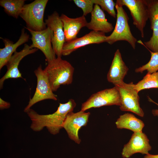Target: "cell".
I'll return each mask as SVG.
<instances>
[{"mask_svg": "<svg viewBox=\"0 0 158 158\" xmlns=\"http://www.w3.org/2000/svg\"><path fill=\"white\" fill-rule=\"evenodd\" d=\"M75 108L73 102L69 100L65 103H60L56 111L52 114H40L30 109L26 113L32 122L30 127L36 132L46 127L50 133L56 135L63 128L67 114L73 111Z\"/></svg>", "mask_w": 158, "mask_h": 158, "instance_id": "1", "label": "cell"}, {"mask_svg": "<svg viewBox=\"0 0 158 158\" xmlns=\"http://www.w3.org/2000/svg\"><path fill=\"white\" fill-rule=\"evenodd\" d=\"M74 70L69 62L58 57L48 63L44 70L53 92L57 91L61 85L72 83Z\"/></svg>", "mask_w": 158, "mask_h": 158, "instance_id": "2", "label": "cell"}, {"mask_svg": "<svg viewBox=\"0 0 158 158\" xmlns=\"http://www.w3.org/2000/svg\"><path fill=\"white\" fill-rule=\"evenodd\" d=\"M123 6L119 0H116L115 6L117 11L116 25L111 34L107 36L105 42L111 45L118 41H125L135 49L137 40L131 32L128 23L129 17Z\"/></svg>", "mask_w": 158, "mask_h": 158, "instance_id": "3", "label": "cell"}, {"mask_svg": "<svg viewBox=\"0 0 158 158\" xmlns=\"http://www.w3.org/2000/svg\"><path fill=\"white\" fill-rule=\"evenodd\" d=\"M48 1V0H35L24 5L20 16L25 22L27 28L36 31L47 28L44 16Z\"/></svg>", "mask_w": 158, "mask_h": 158, "instance_id": "4", "label": "cell"}, {"mask_svg": "<svg viewBox=\"0 0 158 158\" xmlns=\"http://www.w3.org/2000/svg\"><path fill=\"white\" fill-rule=\"evenodd\" d=\"M132 82L126 83L124 82L115 85L120 94L121 104L120 109L122 111H129L143 117L144 112L139 104L138 92L135 89Z\"/></svg>", "mask_w": 158, "mask_h": 158, "instance_id": "5", "label": "cell"}, {"mask_svg": "<svg viewBox=\"0 0 158 158\" xmlns=\"http://www.w3.org/2000/svg\"><path fill=\"white\" fill-rule=\"evenodd\" d=\"M121 99L120 93L116 86L106 89L92 95L81 105V110L85 111L94 108L116 105L120 106Z\"/></svg>", "mask_w": 158, "mask_h": 158, "instance_id": "6", "label": "cell"}, {"mask_svg": "<svg viewBox=\"0 0 158 158\" xmlns=\"http://www.w3.org/2000/svg\"><path fill=\"white\" fill-rule=\"evenodd\" d=\"M37 78L36 89L33 96L30 98L28 105L24 111L26 113L35 104L45 99L57 100V96L53 93L47 76L42 68L40 66L34 71Z\"/></svg>", "mask_w": 158, "mask_h": 158, "instance_id": "7", "label": "cell"}, {"mask_svg": "<svg viewBox=\"0 0 158 158\" xmlns=\"http://www.w3.org/2000/svg\"><path fill=\"white\" fill-rule=\"evenodd\" d=\"M123 6L129 10L133 24L144 37V28L149 18V10L147 0H119Z\"/></svg>", "mask_w": 158, "mask_h": 158, "instance_id": "8", "label": "cell"}, {"mask_svg": "<svg viewBox=\"0 0 158 158\" xmlns=\"http://www.w3.org/2000/svg\"><path fill=\"white\" fill-rule=\"evenodd\" d=\"M24 28L28 30L31 35V48L40 50L44 55L48 63L56 58L51 43L53 32L50 28L47 27L44 30L36 31L26 27Z\"/></svg>", "mask_w": 158, "mask_h": 158, "instance_id": "9", "label": "cell"}, {"mask_svg": "<svg viewBox=\"0 0 158 158\" xmlns=\"http://www.w3.org/2000/svg\"><path fill=\"white\" fill-rule=\"evenodd\" d=\"M90 114L89 112L81 110L76 113L71 111L66 116L63 128L66 131L69 138L78 144L81 141L78 135L79 131L82 127L87 125Z\"/></svg>", "mask_w": 158, "mask_h": 158, "instance_id": "10", "label": "cell"}, {"mask_svg": "<svg viewBox=\"0 0 158 158\" xmlns=\"http://www.w3.org/2000/svg\"><path fill=\"white\" fill-rule=\"evenodd\" d=\"M45 22L47 27L50 28L53 32L51 43L55 53L57 57H61L65 38L60 16L57 12L54 11L48 16Z\"/></svg>", "mask_w": 158, "mask_h": 158, "instance_id": "11", "label": "cell"}, {"mask_svg": "<svg viewBox=\"0 0 158 158\" xmlns=\"http://www.w3.org/2000/svg\"><path fill=\"white\" fill-rule=\"evenodd\" d=\"M38 49L32 48L25 44L23 49L19 52L15 51L8 61L6 66L7 71L0 79V88L2 89L4 81L10 78H23L18 70V66L20 61L25 56L36 52Z\"/></svg>", "mask_w": 158, "mask_h": 158, "instance_id": "12", "label": "cell"}, {"mask_svg": "<svg viewBox=\"0 0 158 158\" xmlns=\"http://www.w3.org/2000/svg\"><path fill=\"white\" fill-rule=\"evenodd\" d=\"M107 37L104 33L92 30L81 37L65 42L63 47L62 55H68L78 49L88 44L105 42Z\"/></svg>", "mask_w": 158, "mask_h": 158, "instance_id": "13", "label": "cell"}, {"mask_svg": "<svg viewBox=\"0 0 158 158\" xmlns=\"http://www.w3.org/2000/svg\"><path fill=\"white\" fill-rule=\"evenodd\" d=\"M149 140L142 132H134L128 142L124 145L121 152L124 158H129L133 154L140 153L147 154L151 149Z\"/></svg>", "mask_w": 158, "mask_h": 158, "instance_id": "14", "label": "cell"}, {"mask_svg": "<svg viewBox=\"0 0 158 158\" xmlns=\"http://www.w3.org/2000/svg\"><path fill=\"white\" fill-rule=\"evenodd\" d=\"M149 10V18L152 35L148 41H137L153 52H158V0H147Z\"/></svg>", "mask_w": 158, "mask_h": 158, "instance_id": "15", "label": "cell"}, {"mask_svg": "<svg viewBox=\"0 0 158 158\" xmlns=\"http://www.w3.org/2000/svg\"><path fill=\"white\" fill-rule=\"evenodd\" d=\"M128 70L123 60L119 50L117 49L107 74L108 81L115 86L121 83Z\"/></svg>", "mask_w": 158, "mask_h": 158, "instance_id": "16", "label": "cell"}, {"mask_svg": "<svg viewBox=\"0 0 158 158\" xmlns=\"http://www.w3.org/2000/svg\"><path fill=\"white\" fill-rule=\"evenodd\" d=\"M65 35V42L73 41L77 37L80 29L86 27L88 23L84 15L75 18H70L62 14L60 16Z\"/></svg>", "mask_w": 158, "mask_h": 158, "instance_id": "17", "label": "cell"}, {"mask_svg": "<svg viewBox=\"0 0 158 158\" xmlns=\"http://www.w3.org/2000/svg\"><path fill=\"white\" fill-rule=\"evenodd\" d=\"M93 31L108 33L114 29L112 24L108 21L105 14L99 5L95 4L91 13V19L86 26Z\"/></svg>", "mask_w": 158, "mask_h": 158, "instance_id": "18", "label": "cell"}, {"mask_svg": "<svg viewBox=\"0 0 158 158\" xmlns=\"http://www.w3.org/2000/svg\"><path fill=\"white\" fill-rule=\"evenodd\" d=\"M0 38L2 40L5 47L0 49V70L5 66L19 46L27 42L29 35L25 32L24 28L21 30V34L18 40L15 43L7 38Z\"/></svg>", "mask_w": 158, "mask_h": 158, "instance_id": "19", "label": "cell"}, {"mask_svg": "<svg viewBox=\"0 0 158 158\" xmlns=\"http://www.w3.org/2000/svg\"><path fill=\"white\" fill-rule=\"evenodd\" d=\"M118 129H126L133 132H142L144 123L141 120L136 117L133 114L126 113L119 116L115 122Z\"/></svg>", "mask_w": 158, "mask_h": 158, "instance_id": "20", "label": "cell"}, {"mask_svg": "<svg viewBox=\"0 0 158 158\" xmlns=\"http://www.w3.org/2000/svg\"><path fill=\"white\" fill-rule=\"evenodd\" d=\"M25 0H1L0 5L9 16L18 18L24 5Z\"/></svg>", "mask_w": 158, "mask_h": 158, "instance_id": "21", "label": "cell"}, {"mask_svg": "<svg viewBox=\"0 0 158 158\" xmlns=\"http://www.w3.org/2000/svg\"><path fill=\"white\" fill-rule=\"evenodd\" d=\"M134 87L138 92L144 89L158 88V71L147 73L141 80L134 84Z\"/></svg>", "mask_w": 158, "mask_h": 158, "instance_id": "22", "label": "cell"}, {"mask_svg": "<svg viewBox=\"0 0 158 158\" xmlns=\"http://www.w3.org/2000/svg\"><path fill=\"white\" fill-rule=\"evenodd\" d=\"M148 49L151 54L150 60L146 64L135 69V72L142 73L147 70V73H152L158 71V52H153Z\"/></svg>", "mask_w": 158, "mask_h": 158, "instance_id": "23", "label": "cell"}, {"mask_svg": "<svg viewBox=\"0 0 158 158\" xmlns=\"http://www.w3.org/2000/svg\"><path fill=\"white\" fill-rule=\"evenodd\" d=\"M94 4L100 6L111 16L116 18V14L115 11L116 3L112 0H92Z\"/></svg>", "mask_w": 158, "mask_h": 158, "instance_id": "24", "label": "cell"}, {"mask_svg": "<svg viewBox=\"0 0 158 158\" xmlns=\"http://www.w3.org/2000/svg\"><path fill=\"white\" fill-rule=\"evenodd\" d=\"M74 2L83 11V15L85 16L92 12L94 8L92 0H74Z\"/></svg>", "mask_w": 158, "mask_h": 158, "instance_id": "25", "label": "cell"}, {"mask_svg": "<svg viewBox=\"0 0 158 158\" xmlns=\"http://www.w3.org/2000/svg\"><path fill=\"white\" fill-rule=\"evenodd\" d=\"M10 103L3 100L1 98H0V109L2 110L7 109L10 107Z\"/></svg>", "mask_w": 158, "mask_h": 158, "instance_id": "26", "label": "cell"}, {"mask_svg": "<svg viewBox=\"0 0 158 158\" xmlns=\"http://www.w3.org/2000/svg\"><path fill=\"white\" fill-rule=\"evenodd\" d=\"M148 100L150 102H152L158 106V104L154 102L150 97H148ZM152 114H153V115L154 116H157L158 117V109H153L152 110Z\"/></svg>", "mask_w": 158, "mask_h": 158, "instance_id": "27", "label": "cell"}, {"mask_svg": "<svg viewBox=\"0 0 158 158\" xmlns=\"http://www.w3.org/2000/svg\"><path fill=\"white\" fill-rule=\"evenodd\" d=\"M143 158H158V154L152 155L148 154L145 155Z\"/></svg>", "mask_w": 158, "mask_h": 158, "instance_id": "28", "label": "cell"}]
</instances>
